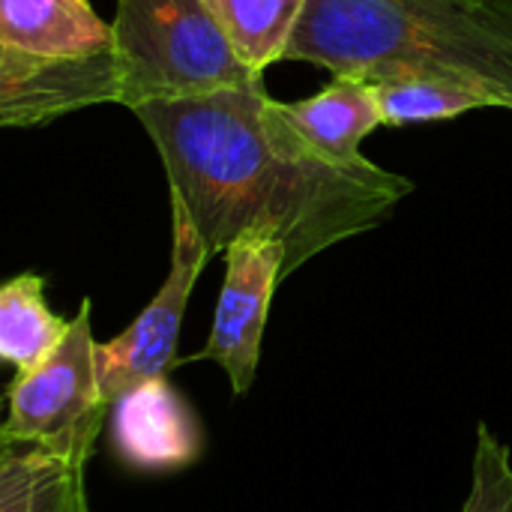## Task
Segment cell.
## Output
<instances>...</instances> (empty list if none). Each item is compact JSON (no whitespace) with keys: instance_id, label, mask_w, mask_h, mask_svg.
I'll use <instances>...</instances> for the list:
<instances>
[{"instance_id":"obj_4","label":"cell","mask_w":512,"mask_h":512,"mask_svg":"<svg viewBox=\"0 0 512 512\" xmlns=\"http://www.w3.org/2000/svg\"><path fill=\"white\" fill-rule=\"evenodd\" d=\"M90 312L93 303L84 297L54 354L36 369L15 375L9 384V417L0 429V441L54 444L105 423L111 405L99 384V342L93 339Z\"/></svg>"},{"instance_id":"obj_3","label":"cell","mask_w":512,"mask_h":512,"mask_svg":"<svg viewBox=\"0 0 512 512\" xmlns=\"http://www.w3.org/2000/svg\"><path fill=\"white\" fill-rule=\"evenodd\" d=\"M111 30L120 105L129 111L264 81L240 60L204 0H117Z\"/></svg>"},{"instance_id":"obj_5","label":"cell","mask_w":512,"mask_h":512,"mask_svg":"<svg viewBox=\"0 0 512 512\" xmlns=\"http://www.w3.org/2000/svg\"><path fill=\"white\" fill-rule=\"evenodd\" d=\"M207 261H210L207 243L201 240L198 228L186 216L183 204L171 198V267L162 288L120 336L96 345L99 384L108 405L117 402L126 390L150 378H159L165 375V369H171L180 339V324L192 288Z\"/></svg>"},{"instance_id":"obj_1","label":"cell","mask_w":512,"mask_h":512,"mask_svg":"<svg viewBox=\"0 0 512 512\" xmlns=\"http://www.w3.org/2000/svg\"><path fill=\"white\" fill-rule=\"evenodd\" d=\"M153 138L177 198L210 258L264 231L285 243V276L324 249L390 219L414 183L372 159L336 165L288 123L264 81L132 111Z\"/></svg>"},{"instance_id":"obj_10","label":"cell","mask_w":512,"mask_h":512,"mask_svg":"<svg viewBox=\"0 0 512 512\" xmlns=\"http://www.w3.org/2000/svg\"><path fill=\"white\" fill-rule=\"evenodd\" d=\"M282 111L297 135L336 165H363L366 156L360 141L384 126L375 87L351 75H333V81L315 96L282 102Z\"/></svg>"},{"instance_id":"obj_2","label":"cell","mask_w":512,"mask_h":512,"mask_svg":"<svg viewBox=\"0 0 512 512\" xmlns=\"http://www.w3.org/2000/svg\"><path fill=\"white\" fill-rule=\"evenodd\" d=\"M285 60L384 81L456 75L512 108V3L492 0H309Z\"/></svg>"},{"instance_id":"obj_9","label":"cell","mask_w":512,"mask_h":512,"mask_svg":"<svg viewBox=\"0 0 512 512\" xmlns=\"http://www.w3.org/2000/svg\"><path fill=\"white\" fill-rule=\"evenodd\" d=\"M102 426L54 444L0 441V512H90L84 468Z\"/></svg>"},{"instance_id":"obj_11","label":"cell","mask_w":512,"mask_h":512,"mask_svg":"<svg viewBox=\"0 0 512 512\" xmlns=\"http://www.w3.org/2000/svg\"><path fill=\"white\" fill-rule=\"evenodd\" d=\"M372 87L384 114V126L453 120L477 108H507L501 93H495L492 87L438 72L396 75L375 81Z\"/></svg>"},{"instance_id":"obj_14","label":"cell","mask_w":512,"mask_h":512,"mask_svg":"<svg viewBox=\"0 0 512 512\" xmlns=\"http://www.w3.org/2000/svg\"><path fill=\"white\" fill-rule=\"evenodd\" d=\"M462 512H512L510 447L498 441L486 423L477 426L474 477Z\"/></svg>"},{"instance_id":"obj_12","label":"cell","mask_w":512,"mask_h":512,"mask_svg":"<svg viewBox=\"0 0 512 512\" xmlns=\"http://www.w3.org/2000/svg\"><path fill=\"white\" fill-rule=\"evenodd\" d=\"M69 321L48 306L42 276H12L0 288V357L15 372L36 369L63 342Z\"/></svg>"},{"instance_id":"obj_7","label":"cell","mask_w":512,"mask_h":512,"mask_svg":"<svg viewBox=\"0 0 512 512\" xmlns=\"http://www.w3.org/2000/svg\"><path fill=\"white\" fill-rule=\"evenodd\" d=\"M114 57V30L90 0H0V78Z\"/></svg>"},{"instance_id":"obj_8","label":"cell","mask_w":512,"mask_h":512,"mask_svg":"<svg viewBox=\"0 0 512 512\" xmlns=\"http://www.w3.org/2000/svg\"><path fill=\"white\" fill-rule=\"evenodd\" d=\"M114 453L135 471H180L204 450L192 405L165 378H150L111 402Z\"/></svg>"},{"instance_id":"obj_6","label":"cell","mask_w":512,"mask_h":512,"mask_svg":"<svg viewBox=\"0 0 512 512\" xmlns=\"http://www.w3.org/2000/svg\"><path fill=\"white\" fill-rule=\"evenodd\" d=\"M285 261V243L264 231H249L225 249V282L207 345L198 357L219 363L237 396L249 393L258 375L267 315L285 279Z\"/></svg>"},{"instance_id":"obj_15","label":"cell","mask_w":512,"mask_h":512,"mask_svg":"<svg viewBox=\"0 0 512 512\" xmlns=\"http://www.w3.org/2000/svg\"><path fill=\"white\" fill-rule=\"evenodd\" d=\"M492 3H512V0H492Z\"/></svg>"},{"instance_id":"obj_13","label":"cell","mask_w":512,"mask_h":512,"mask_svg":"<svg viewBox=\"0 0 512 512\" xmlns=\"http://www.w3.org/2000/svg\"><path fill=\"white\" fill-rule=\"evenodd\" d=\"M240 60L264 75L285 60V48L309 0H204Z\"/></svg>"}]
</instances>
